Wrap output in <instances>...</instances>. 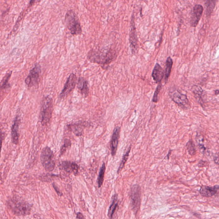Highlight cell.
Wrapping results in <instances>:
<instances>
[{"mask_svg":"<svg viewBox=\"0 0 219 219\" xmlns=\"http://www.w3.org/2000/svg\"><path fill=\"white\" fill-rule=\"evenodd\" d=\"M77 83V77L75 74H71L64 85V88L60 94V98L64 99L75 89Z\"/></svg>","mask_w":219,"mask_h":219,"instance_id":"9c48e42d","label":"cell"},{"mask_svg":"<svg viewBox=\"0 0 219 219\" xmlns=\"http://www.w3.org/2000/svg\"><path fill=\"white\" fill-rule=\"evenodd\" d=\"M20 118L19 115H17L13 124L11 129L12 141L14 144H18L19 141V129L20 124Z\"/></svg>","mask_w":219,"mask_h":219,"instance_id":"9a60e30c","label":"cell"},{"mask_svg":"<svg viewBox=\"0 0 219 219\" xmlns=\"http://www.w3.org/2000/svg\"><path fill=\"white\" fill-rule=\"evenodd\" d=\"M65 21L67 28L72 35H78L82 34V29L79 19L73 10L70 9L67 12Z\"/></svg>","mask_w":219,"mask_h":219,"instance_id":"3957f363","label":"cell"},{"mask_svg":"<svg viewBox=\"0 0 219 219\" xmlns=\"http://www.w3.org/2000/svg\"><path fill=\"white\" fill-rule=\"evenodd\" d=\"M129 42L132 53L135 54L138 48V41L136 35V27H135V17L133 15L131 21V30L129 35Z\"/></svg>","mask_w":219,"mask_h":219,"instance_id":"30bf717a","label":"cell"},{"mask_svg":"<svg viewBox=\"0 0 219 219\" xmlns=\"http://www.w3.org/2000/svg\"><path fill=\"white\" fill-rule=\"evenodd\" d=\"M77 88L83 97H87L89 93L88 81L83 77H80L77 82Z\"/></svg>","mask_w":219,"mask_h":219,"instance_id":"e0dca14e","label":"cell"},{"mask_svg":"<svg viewBox=\"0 0 219 219\" xmlns=\"http://www.w3.org/2000/svg\"><path fill=\"white\" fill-rule=\"evenodd\" d=\"M41 73L40 66L39 63H36L34 67L30 70L29 75L26 78V84L28 87L35 86L37 85L39 82Z\"/></svg>","mask_w":219,"mask_h":219,"instance_id":"ba28073f","label":"cell"},{"mask_svg":"<svg viewBox=\"0 0 219 219\" xmlns=\"http://www.w3.org/2000/svg\"><path fill=\"white\" fill-rule=\"evenodd\" d=\"M219 93V91L218 90H216V91H215V94L216 95H217Z\"/></svg>","mask_w":219,"mask_h":219,"instance_id":"74e56055","label":"cell"},{"mask_svg":"<svg viewBox=\"0 0 219 219\" xmlns=\"http://www.w3.org/2000/svg\"><path fill=\"white\" fill-rule=\"evenodd\" d=\"M171 152V150L169 151V153H168V155H167V157H168V159L169 158V155H170Z\"/></svg>","mask_w":219,"mask_h":219,"instance_id":"8d00e7d4","label":"cell"},{"mask_svg":"<svg viewBox=\"0 0 219 219\" xmlns=\"http://www.w3.org/2000/svg\"><path fill=\"white\" fill-rule=\"evenodd\" d=\"M169 97L178 105L184 109L190 107L189 100L186 95L182 93L178 89H173L169 93Z\"/></svg>","mask_w":219,"mask_h":219,"instance_id":"8992f818","label":"cell"},{"mask_svg":"<svg viewBox=\"0 0 219 219\" xmlns=\"http://www.w3.org/2000/svg\"><path fill=\"white\" fill-rule=\"evenodd\" d=\"M219 188L218 185H216L213 187L202 185L200 187L199 192L203 197H211L216 195Z\"/></svg>","mask_w":219,"mask_h":219,"instance_id":"4fadbf2b","label":"cell"},{"mask_svg":"<svg viewBox=\"0 0 219 219\" xmlns=\"http://www.w3.org/2000/svg\"><path fill=\"white\" fill-rule=\"evenodd\" d=\"M76 218L77 219H84V216L82 215V213L80 212L77 213V216H76Z\"/></svg>","mask_w":219,"mask_h":219,"instance_id":"e575fe53","label":"cell"},{"mask_svg":"<svg viewBox=\"0 0 219 219\" xmlns=\"http://www.w3.org/2000/svg\"><path fill=\"white\" fill-rule=\"evenodd\" d=\"M217 0H206L205 2L206 14L207 16H211L215 8Z\"/></svg>","mask_w":219,"mask_h":219,"instance_id":"ffe728a7","label":"cell"},{"mask_svg":"<svg viewBox=\"0 0 219 219\" xmlns=\"http://www.w3.org/2000/svg\"><path fill=\"white\" fill-rule=\"evenodd\" d=\"M214 161H215V163H216L217 164H219V158L218 157H215L214 158Z\"/></svg>","mask_w":219,"mask_h":219,"instance_id":"d590c367","label":"cell"},{"mask_svg":"<svg viewBox=\"0 0 219 219\" xmlns=\"http://www.w3.org/2000/svg\"><path fill=\"white\" fill-rule=\"evenodd\" d=\"M117 57L116 51L110 49L106 51L91 50L88 52L87 58L93 63L105 67L109 65Z\"/></svg>","mask_w":219,"mask_h":219,"instance_id":"6da1fadb","label":"cell"},{"mask_svg":"<svg viewBox=\"0 0 219 219\" xmlns=\"http://www.w3.org/2000/svg\"><path fill=\"white\" fill-rule=\"evenodd\" d=\"M40 0H30L29 3V7H31L36 3L40 2Z\"/></svg>","mask_w":219,"mask_h":219,"instance_id":"d6a6232c","label":"cell"},{"mask_svg":"<svg viewBox=\"0 0 219 219\" xmlns=\"http://www.w3.org/2000/svg\"><path fill=\"white\" fill-rule=\"evenodd\" d=\"M86 125L84 122L70 124L67 126L68 129L70 131L74 133L77 136H80L82 135L83 131V128Z\"/></svg>","mask_w":219,"mask_h":219,"instance_id":"ac0fdd59","label":"cell"},{"mask_svg":"<svg viewBox=\"0 0 219 219\" xmlns=\"http://www.w3.org/2000/svg\"><path fill=\"white\" fill-rule=\"evenodd\" d=\"M191 90L198 102L202 105V106H203L204 104L203 98H202V95L203 94V89L200 87L194 85L192 87Z\"/></svg>","mask_w":219,"mask_h":219,"instance_id":"d6986e66","label":"cell"},{"mask_svg":"<svg viewBox=\"0 0 219 219\" xmlns=\"http://www.w3.org/2000/svg\"><path fill=\"white\" fill-rule=\"evenodd\" d=\"M57 176H58L57 175H54V174H45L41 175L40 179L41 181H44V182H50Z\"/></svg>","mask_w":219,"mask_h":219,"instance_id":"f1b7e54d","label":"cell"},{"mask_svg":"<svg viewBox=\"0 0 219 219\" xmlns=\"http://www.w3.org/2000/svg\"><path fill=\"white\" fill-rule=\"evenodd\" d=\"M208 165V163L206 161H203V160H200L199 161L198 166L199 168H202V167H206Z\"/></svg>","mask_w":219,"mask_h":219,"instance_id":"1f68e13d","label":"cell"},{"mask_svg":"<svg viewBox=\"0 0 219 219\" xmlns=\"http://www.w3.org/2000/svg\"><path fill=\"white\" fill-rule=\"evenodd\" d=\"M8 205L14 214L18 216L29 215L31 211V206L29 203L18 199L10 200Z\"/></svg>","mask_w":219,"mask_h":219,"instance_id":"5b68a950","label":"cell"},{"mask_svg":"<svg viewBox=\"0 0 219 219\" xmlns=\"http://www.w3.org/2000/svg\"><path fill=\"white\" fill-rule=\"evenodd\" d=\"M203 7L201 4H197L193 8L192 13L190 20V25L193 28H196L203 14Z\"/></svg>","mask_w":219,"mask_h":219,"instance_id":"8fae6325","label":"cell"},{"mask_svg":"<svg viewBox=\"0 0 219 219\" xmlns=\"http://www.w3.org/2000/svg\"><path fill=\"white\" fill-rule=\"evenodd\" d=\"M118 196L117 194H115L113 197L112 202L111 205L110 207L109 210L108 211V216L110 218H112L113 215L115 211L118 207Z\"/></svg>","mask_w":219,"mask_h":219,"instance_id":"44dd1931","label":"cell"},{"mask_svg":"<svg viewBox=\"0 0 219 219\" xmlns=\"http://www.w3.org/2000/svg\"><path fill=\"white\" fill-rule=\"evenodd\" d=\"M196 142H197L198 146L200 149L202 150V152H205L206 150V148L205 147H204V145L203 144L204 141V137L202 136V135H200V134H197V135H196Z\"/></svg>","mask_w":219,"mask_h":219,"instance_id":"83f0119b","label":"cell"},{"mask_svg":"<svg viewBox=\"0 0 219 219\" xmlns=\"http://www.w3.org/2000/svg\"><path fill=\"white\" fill-rule=\"evenodd\" d=\"M53 111V99L49 96L43 98L41 104L40 120L42 126L46 125L51 119Z\"/></svg>","mask_w":219,"mask_h":219,"instance_id":"7a4b0ae2","label":"cell"},{"mask_svg":"<svg viewBox=\"0 0 219 219\" xmlns=\"http://www.w3.org/2000/svg\"><path fill=\"white\" fill-rule=\"evenodd\" d=\"M52 186L53 187V188H54V189H55V191H56V194H57V195H58V196H63V193L61 192V190H60L59 189V188L55 184V183H52Z\"/></svg>","mask_w":219,"mask_h":219,"instance_id":"4dcf8cb0","label":"cell"},{"mask_svg":"<svg viewBox=\"0 0 219 219\" xmlns=\"http://www.w3.org/2000/svg\"><path fill=\"white\" fill-rule=\"evenodd\" d=\"M120 128L119 126H116L114 128L112 136L110 148H111V155L113 157L116 155L117 151L119 139L120 137Z\"/></svg>","mask_w":219,"mask_h":219,"instance_id":"7c38bea8","label":"cell"},{"mask_svg":"<svg viewBox=\"0 0 219 219\" xmlns=\"http://www.w3.org/2000/svg\"><path fill=\"white\" fill-rule=\"evenodd\" d=\"M152 75L154 81L157 83H161L164 77V70L159 63H156L155 65Z\"/></svg>","mask_w":219,"mask_h":219,"instance_id":"2e32d148","label":"cell"},{"mask_svg":"<svg viewBox=\"0 0 219 219\" xmlns=\"http://www.w3.org/2000/svg\"><path fill=\"white\" fill-rule=\"evenodd\" d=\"M161 84L159 83L155 89L152 98V102L155 103H156L158 101V95L160 90H161Z\"/></svg>","mask_w":219,"mask_h":219,"instance_id":"f546056e","label":"cell"},{"mask_svg":"<svg viewBox=\"0 0 219 219\" xmlns=\"http://www.w3.org/2000/svg\"><path fill=\"white\" fill-rule=\"evenodd\" d=\"M131 149V145L130 146L129 148L127 149V151L125 153L124 155L123 158H122V161H121V163H120V166H119L118 169L117 170V174H119V173H120L122 169H123L124 168L125 165L128 159V156H129V153L130 152Z\"/></svg>","mask_w":219,"mask_h":219,"instance_id":"603a6c76","label":"cell"},{"mask_svg":"<svg viewBox=\"0 0 219 219\" xmlns=\"http://www.w3.org/2000/svg\"><path fill=\"white\" fill-rule=\"evenodd\" d=\"M105 170V163H104L102 164V167H101L100 169L98 178V184L99 188H100L102 186V184H103Z\"/></svg>","mask_w":219,"mask_h":219,"instance_id":"cb8c5ba5","label":"cell"},{"mask_svg":"<svg viewBox=\"0 0 219 219\" xmlns=\"http://www.w3.org/2000/svg\"><path fill=\"white\" fill-rule=\"evenodd\" d=\"M186 148L188 153L190 155L193 156V155H195L196 154V147H195V143H194L192 140H190L187 142Z\"/></svg>","mask_w":219,"mask_h":219,"instance_id":"d4e9b609","label":"cell"},{"mask_svg":"<svg viewBox=\"0 0 219 219\" xmlns=\"http://www.w3.org/2000/svg\"><path fill=\"white\" fill-rule=\"evenodd\" d=\"M61 169L68 173H72L74 175L78 174L79 167L75 162L69 161H63L61 163Z\"/></svg>","mask_w":219,"mask_h":219,"instance_id":"5bb4252c","label":"cell"},{"mask_svg":"<svg viewBox=\"0 0 219 219\" xmlns=\"http://www.w3.org/2000/svg\"><path fill=\"white\" fill-rule=\"evenodd\" d=\"M141 189L138 184L133 186L131 190V204L135 215L137 214L141 206Z\"/></svg>","mask_w":219,"mask_h":219,"instance_id":"52a82bcc","label":"cell"},{"mask_svg":"<svg viewBox=\"0 0 219 219\" xmlns=\"http://www.w3.org/2000/svg\"><path fill=\"white\" fill-rule=\"evenodd\" d=\"M41 162L46 171L52 172L55 169L56 162L53 152L49 147L42 149L40 156Z\"/></svg>","mask_w":219,"mask_h":219,"instance_id":"277c9868","label":"cell"},{"mask_svg":"<svg viewBox=\"0 0 219 219\" xmlns=\"http://www.w3.org/2000/svg\"><path fill=\"white\" fill-rule=\"evenodd\" d=\"M12 72H10L6 74L4 77H3V79L0 82V90L6 88L7 85L8 84V82H9V79L11 77Z\"/></svg>","mask_w":219,"mask_h":219,"instance_id":"4316f807","label":"cell"},{"mask_svg":"<svg viewBox=\"0 0 219 219\" xmlns=\"http://www.w3.org/2000/svg\"><path fill=\"white\" fill-rule=\"evenodd\" d=\"M3 138V134L2 131L0 130V154L2 149V141Z\"/></svg>","mask_w":219,"mask_h":219,"instance_id":"836d02e7","label":"cell"},{"mask_svg":"<svg viewBox=\"0 0 219 219\" xmlns=\"http://www.w3.org/2000/svg\"><path fill=\"white\" fill-rule=\"evenodd\" d=\"M72 142L70 140L66 139L64 141V143L61 147L60 150V156H62L64 155L65 153L67 152V150L70 148L71 147Z\"/></svg>","mask_w":219,"mask_h":219,"instance_id":"484cf974","label":"cell"},{"mask_svg":"<svg viewBox=\"0 0 219 219\" xmlns=\"http://www.w3.org/2000/svg\"><path fill=\"white\" fill-rule=\"evenodd\" d=\"M173 65L172 59L170 56H169L166 60V68L164 72L165 81L166 82H168V78L170 76L172 68Z\"/></svg>","mask_w":219,"mask_h":219,"instance_id":"7402d4cb","label":"cell"}]
</instances>
